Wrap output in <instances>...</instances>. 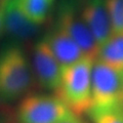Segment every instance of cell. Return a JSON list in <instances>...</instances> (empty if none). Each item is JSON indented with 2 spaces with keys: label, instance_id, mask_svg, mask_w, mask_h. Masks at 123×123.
<instances>
[{
  "label": "cell",
  "instance_id": "cell-1",
  "mask_svg": "<svg viewBox=\"0 0 123 123\" xmlns=\"http://www.w3.org/2000/svg\"><path fill=\"white\" fill-rule=\"evenodd\" d=\"M94 59H83L63 67L59 86L55 94L59 98L72 114L81 117L88 113L91 107V74Z\"/></svg>",
  "mask_w": 123,
  "mask_h": 123
},
{
  "label": "cell",
  "instance_id": "cell-2",
  "mask_svg": "<svg viewBox=\"0 0 123 123\" xmlns=\"http://www.w3.org/2000/svg\"><path fill=\"white\" fill-rule=\"evenodd\" d=\"M32 83V71L24 49L11 43L0 51V102L23 98Z\"/></svg>",
  "mask_w": 123,
  "mask_h": 123
},
{
  "label": "cell",
  "instance_id": "cell-3",
  "mask_svg": "<svg viewBox=\"0 0 123 123\" xmlns=\"http://www.w3.org/2000/svg\"><path fill=\"white\" fill-rule=\"evenodd\" d=\"M123 72L95 60L91 74V107L88 114L122 109Z\"/></svg>",
  "mask_w": 123,
  "mask_h": 123
},
{
  "label": "cell",
  "instance_id": "cell-4",
  "mask_svg": "<svg viewBox=\"0 0 123 123\" xmlns=\"http://www.w3.org/2000/svg\"><path fill=\"white\" fill-rule=\"evenodd\" d=\"M71 115L68 107L55 94H30L18 108L20 123H60Z\"/></svg>",
  "mask_w": 123,
  "mask_h": 123
},
{
  "label": "cell",
  "instance_id": "cell-5",
  "mask_svg": "<svg viewBox=\"0 0 123 123\" xmlns=\"http://www.w3.org/2000/svg\"><path fill=\"white\" fill-rule=\"evenodd\" d=\"M57 28L68 34L79 46L85 56L97 60L99 46L93 35L78 13L75 3L71 0H64L60 5L56 17Z\"/></svg>",
  "mask_w": 123,
  "mask_h": 123
},
{
  "label": "cell",
  "instance_id": "cell-6",
  "mask_svg": "<svg viewBox=\"0 0 123 123\" xmlns=\"http://www.w3.org/2000/svg\"><path fill=\"white\" fill-rule=\"evenodd\" d=\"M32 56L33 71L38 83L44 89L55 92L60 83L62 66L44 37L35 43Z\"/></svg>",
  "mask_w": 123,
  "mask_h": 123
},
{
  "label": "cell",
  "instance_id": "cell-7",
  "mask_svg": "<svg viewBox=\"0 0 123 123\" xmlns=\"http://www.w3.org/2000/svg\"><path fill=\"white\" fill-rule=\"evenodd\" d=\"M80 15L98 46L103 45L113 35L106 0H87L82 7Z\"/></svg>",
  "mask_w": 123,
  "mask_h": 123
},
{
  "label": "cell",
  "instance_id": "cell-8",
  "mask_svg": "<svg viewBox=\"0 0 123 123\" xmlns=\"http://www.w3.org/2000/svg\"><path fill=\"white\" fill-rule=\"evenodd\" d=\"M3 30L14 41H28L37 35L39 25L32 22L23 12L15 0H7Z\"/></svg>",
  "mask_w": 123,
  "mask_h": 123
},
{
  "label": "cell",
  "instance_id": "cell-9",
  "mask_svg": "<svg viewBox=\"0 0 123 123\" xmlns=\"http://www.w3.org/2000/svg\"><path fill=\"white\" fill-rule=\"evenodd\" d=\"M44 38L62 68L74 64L85 56L74 40L57 27L46 34Z\"/></svg>",
  "mask_w": 123,
  "mask_h": 123
},
{
  "label": "cell",
  "instance_id": "cell-10",
  "mask_svg": "<svg viewBox=\"0 0 123 123\" xmlns=\"http://www.w3.org/2000/svg\"><path fill=\"white\" fill-rule=\"evenodd\" d=\"M97 60L123 72V33L113 34L99 46Z\"/></svg>",
  "mask_w": 123,
  "mask_h": 123
},
{
  "label": "cell",
  "instance_id": "cell-11",
  "mask_svg": "<svg viewBox=\"0 0 123 123\" xmlns=\"http://www.w3.org/2000/svg\"><path fill=\"white\" fill-rule=\"evenodd\" d=\"M18 7L32 22L42 25L46 21L53 0H15Z\"/></svg>",
  "mask_w": 123,
  "mask_h": 123
},
{
  "label": "cell",
  "instance_id": "cell-12",
  "mask_svg": "<svg viewBox=\"0 0 123 123\" xmlns=\"http://www.w3.org/2000/svg\"><path fill=\"white\" fill-rule=\"evenodd\" d=\"M113 34L123 33V0H106Z\"/></svg>",
  "mask_w": 123,
  "mask_h": 123
},
{
  "label": "cell",
  "instance_id": "cell-13",
  "mask_svg": "<svg viewBox=\"0 0 123 123\" xmlns=\"http://www.w3.org/2000/svg\"><path fill=\"white\" fill-rule=\"evenodd\" d=\"M89 116L93 123H123V109L90 113Z\"/></svg>",
  "mask_w": 123,
  "mask_h": 123
},
{
  "label": "cell",
  "instance_id": "cell-14",
  "mask_svg": "<svg viewBox=\"0 0 123 123\" xmlns=\"http://www.w3.org/2000/svg\"><path fill=\"white\" fill-rule=\"evenodd\" d=\"M7 0H0V36L4 33L3 30V21H4V11Z\"/></svg>",
  "mask_w": 123,
  "mask_h": 123
},
{
  "label": "cell",
  "instance_id": "cell-15",
  "mask_svg": "<svg viewBox=\"0 0 123 123\" xmlns=\"http://www.w3.org/2000/svg\"><path fill=\"white\" fill-rule=\"evenodd\" d=\"M60 123H86L84 120H82L79 116H76V115H71L70 117H68L67 119H65Z\"/></svg>",
  "mask_w": 123,
  "mask_h": 123
},
{
  "label": "cell",
  "instance_id": "cell-16",
  "mask_svg": "<svg viewBox=\"0 0 123 123\" xmlns=\"http://www.w3.org/2000/svg\"><path fill=\"white\" fill-rule=\"evenodd\" d=\"M121 106H122V109H123V91H122V102H121Z\"/></svg>",
  "mask_w": 123,
  "mask_h": 123
},
{
  "label": "cell",
  "instance_id": "cell-17",
  "mask_svg": "<svg viewBox=\"0 0 123 123\" xmlns=\"http://www.w3.org/2000/svg\"><path fill=\"white\" fill-rule=\"evenodd\" d=\"M84 1H87V0H84Z\"/></svg>",
  "mask_w": 123,
  "mask_h": 123
}]
</instances>
